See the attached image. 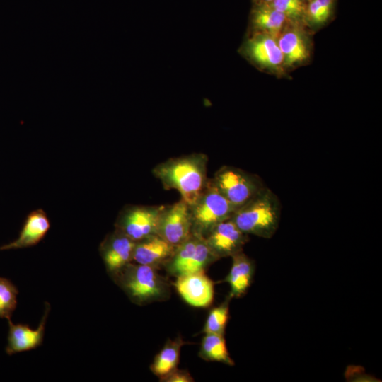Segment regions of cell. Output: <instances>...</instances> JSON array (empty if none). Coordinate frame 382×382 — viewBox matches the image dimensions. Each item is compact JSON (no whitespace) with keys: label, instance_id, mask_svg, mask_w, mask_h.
<instances>
[{"label":"cell","instance_id":"3","mask_svg":"<svg viewBox=\"0 0 382 382\" xmlns=\"http://www.w3.org/2000/svg\"><path fill=\"white\" fill-rule=\"evenodd\" d=\"M111 277L137 305L166 300L170 294L169 284L157 267L131 262Z\"/></svg>","mask_w":382,"mask_h":382},{"label":"cell","instance_id":"2","mask_svg":"<svg viewBox=\"0 0 382 382\" xmlns=\"http://www.w3.org/2000/svg\"><path fill=\"white\" fill-rule=\"evenodd\" d=\"M281 204L267 186L248 202L237 208L230 218L247 235L270 238L280 221Z\"/></svg>","mask_w":382,"mask_h":382},{"label":"cell","instance_id":"6","mask_svg":"<svg viewBox=\"0 0 382 382\" xmlns=\"http://www.w3.org/2000/svg\"><path fill=\"white\" fill-rule=\"evenodd\" d=\"M216 260L218 259L211 252L204 238L192 233L175 248L164 266L169 274L177 277L204 270Z\"/></svg>","mask_w":382,"mask_h":382},{"label":"cell","instance_id":"7","mask_svg":"<svg viewBox=\"0 0 382 382\" xmlns=\"http://www.w3.org/2000/svg\"><path fill=\"white\" fill-rule=\"evenodd\" d=\"M163 207L126 205L117 217L115 228L135 242L156 235Z\"/></svg>","mask_w":382,"mask_h":382},{"label":"cell","instance_id":"11","mask_svg":"<svg viewBox=\"0 0 382 382\" xmlns=\"http://www.w3.org/2000/svg\"><path fill=\"white\" fill-rule=\"evenodd\" d=\"M135 244V241L115 228L105 236L99 250L106 270L111 276L132 262Z\"/></svg>","mask_w":382,"mask_h":382},{"label":"cell","instance_id":"17","mask_svg":"<svg viewBox=\"0 0 382 382\" xmlns=\"http://www.w3.org/2000/svg\"><path fill=\"white\" fill-rule=\"evenodd\" d=\"M232 265L229 273L224 279L230 286L229 296L240 298L250 286L255 273L254 261L243 251L231 256Z\"/></svg>","mask_w":382,"mask_h":382},{"label":"cell","instance_id":"19","mask_svg":"<svg viewBox=\"0 0 382 382\" xmlns=\"http://www.w3.org/2000/svg\"><path fill=\"white\" fill-rule=\"evenodd\" d=\"M185 344L180 337L175 340H168L156 355L150 366L153 374L161 378L177 369L180 361V349Z\"/></svg>","mask_w":382,"mask_h":382},{"label":"cell","instance_id":"9","mask_svg":"<svg viewBox=\"0 0 382 382\" xmlns=\"http://www.w3.org/2000/svg\"><path fill=\"white\" fill-rule=\"evenodd\" d=\"M204 239L218 260L243 251L249 240L248 235L242 232L231 219L214 226Z\"/></svg>","mask_w":382,"mask_h":382},{"label":"cell","instance_id":"5","mask_svg":"<svg viewBox=\"0 0 382 382\" xmlns=\"http://www.w3.org/2000/svg\"><path fill=\"white\" fill-rule=\"evenodd\" d=\"M209 179L236 209L266 187L257 175L231 166H221Z\"/></svg>","mask_w":382,"mask_h":382},{"label":"cell","instance_id":"13","mask_svg":"<svg viewBox=\"0 0 382 382\" xmlns=\"http://www.w3.org/2000/svg\"><path fill=\"white\" fill-rule=\"evenodd\" d=\"M50 310V306L46 303L44 315L37 329L33 330L28 325L14 324L11 319L8 321V343L6 352L11 355L18 352L36 349L43 342L45 324Z\"/></svg>","mask_w":382,"mask_h":382},{"label":"cell","instance_id":"18","mask_svg":"<svg viewBox=\"0 0 382 382\" xmlns=\"http://www.w3.org/2000/svg\"><path fill=\"white\" fill-rule=\"evenodd\" d=\"M252 22L258 32L278 37L289 22L286 16L270 3L257 4L252 12Z\"/></svg>","mask_w":382,"mask_h":382},{"label":"cell","instance_id":"25","mask_svg":"<svg viewBox=\"0 0 382 382\" xmlns=\"http://www.w3.org/2000/svg\"><path fill=\"white\" fill-rule=\"evenodd\" d=\"M160 379H161L160 380L161 381H166V382L194 381L192 377L191 376L189 372H187L185 370H179L178 369V368Z\"/></svg>","mask_w":382,"mask_h":382},{"label":"cell","instance_id":"4","mask_svg":"<svg viewBox=\"0 0 382 382\" xmlns=\"http://www.w3.org/2000/svg\"><path fill=\"white\" fill-rule=\"evenodd\" d=\"M189 209L192 233L202 238L217 224L229 219L236 210L209 179L207 187Z\"/></svg>","mask_w":382,"mask_h":382},{"label":"cell","instance_id":"24","mask_svg":"<svg viewBox=\"0 0 382 382\" xmlns=\"http://www.w3.org/2000/svg\"><path fill=\"white\" fill-rule=\"evenodd\" d=\"M332 6V0H311L306 9L309 20L315 24H322L329 18Z\"/></svg>","mask_w":382,"mask_h":382},{"label":"cell","instance_id":"23","mask_svg":"<svg viewBox=\"0 0 382 382\" xmlns=\"http://www.w3.org/2000/svg\"><path fill=\"white\" fill-rule=\"evenodd\" d=\"M270 4L284 13L290 22L297 23L306 14L304 0H274Z\"/></svg>","mask_w":382,"mask_h":382},{"label":"cell","instance_id":"12","mask_svg":"<svg viewBox=\"0 0 382 382\" xmlns=\"http://www.w3.org/2000/svg\"><path fill=\"white\" fill-rule=\"evenodd\" d=\"M247 53L257 64L274 72L284 71V62L277 37L258 32L248 42Z\"/></svg>","mask_w":382,"mask_h":382},{"label":"cell","instance_id":"8","mask_svg":"<svg viewBox=\"0 0 382 382\" xmlns=\"http://www.w3.org/2000/svg\"><path fill=\"white\" fill-rule=\"evenodd\" d=\"M189 205L182 199L163 206L161 212L156 235L177 248L192 235Z\"/></svg>","mask_w":382,"mask_h":382},{"label":"cell","instance_id":"15","mask_svg":"<svg viewBox=\"0 0 382 382\" xmlns=\"http://www.w3.org/2000/svg\"><path fill=\"white\" fill-rule=\"evenodd\" d=\"M50 227L49 219L42 209L31 212L27 216L18 237L0 247V250L24 248L37 245Z\"/></svg>","mask_w":382,"mask_h":382},{"label":"cell","instance_id":"20","mask_svg":"<svg viewBox=\"0 0 382 382\" xmlns=\"http://www.w3.org/2000/svg\"><path fill=\"white\" fill-rule=\"evenodd\" d=\"M199 355L206 361L221 362L229 366L235 364L228 354L224 335H222L206 333L202 340Z\"/></svg>","mask_w":382,"mask_h":382},{"label":"cell","instance_id":"16","mask_svg":"<svg viewBox=\"0 0 382 382\" xmlns=\"http://www.w3.org/2000/svg\"><path fill=\"white\" fill-rule=\"evenodd\" d=\"M175 248L158 235H153L136 242L132 262L158 267L171 257Z\"/></svg>","mask_w":382,"mask_h":382},{"label":"cell","instance_id":"26","mask_svg":"<svg viewBox=\"0 0 382 382\" xmlns=\"http://www.w3.org/2000/svg\"><path fill=\"white\" fill-rule=\"evenodd\" d=\"M259 2L258 4H268L271 3L274 0H257Z\"/></svg>","mask_w":382,"mask_h":382},{"label":"cell","instance_id":"14","mask_svg":"<svg viewBox=\"0 0 382 382\" xmlns=\"http://www.w3.org/2000/svg\"><path fill=\"white\" fill-rule=\"evenodd\" d=\"M294 23H288L277 37L285 67L294 66L306 62L311 54L306 35Z\"/></svg>","mask_w":382,"mask_h":382},{"label":"cell","instance_id":"21","mask_svg":"<svg viewBox=\"0 0 382 382\" xmlns=\"http://www.w3.org/2000/svg\"><path fill=\"white\" fill-rule=\"evenodd\" d=\"M231 298L228 296L226 300L209 313L203 332L224 335L226 327L229 318V303Z\"/></svg>","mask_w":382,"mask_h":382},{"label":"cell","instance_id":"22","mask_svg":"<svg viewBox=\"0 0 382 382\" xmlns=\"http://www.w3.org/2000/svg\"><path fill=\"white\" fill-rule=\"evenodd\" d=\"M18 291L8 279L0 277V318L11 319L16 308Z\"/></svg>","mask_w":382,"mask_h":382},{"label":"cell","instance_id":"1","mask_svg":"<svg viewBox=\"0 0 382 382\" xmlns=\"http://www.w3.org/2000/svg\"><path fill=\"white\" fill-rule=\"evenodd\" d=\"M208 157L203 153L171 158L152 170L153 175L166 190H175L189 206L192 204L207 187Z\"/></svg>","mask_w":382,"mask_h":382},{"label":"cell","instance_id":"10","mask_svg":"<svg viewBox=\"0 0 382 382\" xmlns=\"http://www.w3.org/2000/svg\"><path fill=\"white\" fill-rule=\"evenodd\" d=\"M174 286L181 298L197 308L210 306L214 297V284L204 270L176 277Z\"/></svg>","mask_w":382,"mask_h":382}]
</instances>
